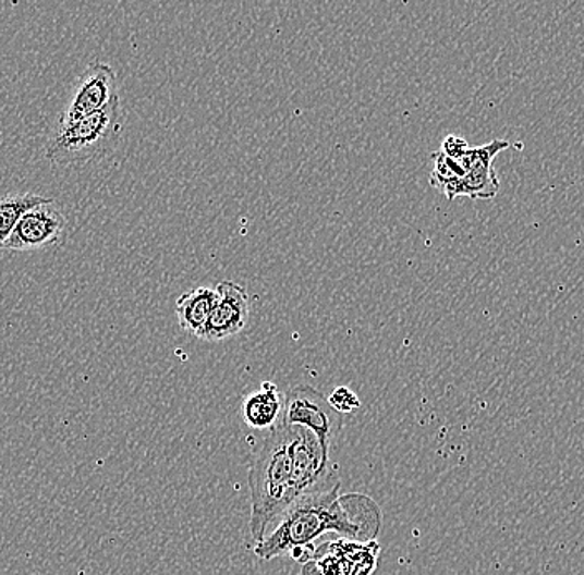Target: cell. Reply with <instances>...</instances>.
Segmentation results:
<instances>
[{"instance_id": "1", "label": "cell", "mask_w": 584, "mask_h": 575, "mask_svg": "<svg viewBox=\"0 0 584 575\" xmlns=\"http://www.w3.org/2000/svg\"><path fill=\"white\" fill-rule=\"evenodd\" d=\"M329 451L301 427L281 424L269 433L250 472L254 541H261L291 504L331 478Z\"/></svg>"}, {"instance_id": "2", "label": "cell", "mask_w": 584, "mask_h": 575, "mask_svg": "<svg viewBox=\"0 0 584 575\" xmlns=\"http://www.w3.org/2000/svg\"><path fill=\"white\" fill-rule=\"evenodd\" d=\"M339 488L341 482L332 475L291 504L269 527L265 538L256 542L254 554L269 561L292 552L297 561H311L313 545L327 533L370 541L379 533L380 519L361 521V516L379 514V507L365 496H339Z\"/></svg>"}, {"instance_id": "3", "label": "cell", "mask_w": 584, "mask_h": 575, "mask_svg": "<svg viewBox=\"0 0 584 575\" xmlns=\"http://www.w3.org/2000/svg\"><path fill=\"white\" fill-rule=\"evenodd\" d=\"M122 130V105L119 98L97 113L59 126L47 143L46 158L56 168L82 167L100 160L117 145Z\"/></svg>"}, {"instance_id": "4", "label": "cell", "mask_w": 584, "mask_h": 575, "mask_svg": "<svg viewBox=\"0 0 584 575\" xmlns=\"http://www.w3.org/2000/svg\"><path fill=\"white\" fill-rule=\"evenodd\" d=\"M119 98V76L113 66L98 60L88 63L87 69L77 78L65 110L60 114L59 126L69 125L87 114L97 113Z\"/></svg>"}, {"instance_id": "5", "label": "cell", "mask_w": 584, "mask_h": 575, "mask_svg": "<svg viewBox=\"0 0 584 575\" xmlns=\"http://www.w3.org/2000/svg\"><path fill=\"white\" fill-rule=\"evenodd\" d=\"M282 424L301 427L331 446L342 428V418L327 403L326 396L311 387H297L284 396Z\"/></svg>"}, {"instance_id": "6", "label": "cell", "mask_w": 584, "mask_h": 575, "mask_svg": "<svg viewBox=\"0 0 584 575\" xmlns=\"http://www.w3.org/2000/svg\"><path fill=\"white\" fill-rule=\"evenodd\" d=\"M66 233V218L56 203L28 209L15 225L0 250L9 253H37L62 243Z\"/></svg>"}, {"instance_id": "7", "label": "cell", "mask_w": 584, "mask_h": 575, "mask_svg": "<svg viewBox=\"0 0 584 575\" xmlns=\"http://www.w3.org/2000/svg\"><path fill=\"white\" fill-rule=\"evenodd\" d=\"M510 148L507 139H494L482 146H470L469 151L460 158V167L465 176L459 181L455 199L466 196L470 199H491L500 191V180L494 170V160L504 149Z\"/></svg>"}, {"instance_id": "8", "label": "cell", "mask_w": 584, "mask_h": 575, "mask_svg": "<svg viewBox=\"0 0 584 575\" xmlns=\"http://www.w3.org/2000/svg\"><path fill=\"white\" fill-rule=\"evenodd\" d=\"M215 288L218 302L199 337L206 342H221L238 335L250 320L251 298L243 285L234 281H219Z\"/></svg>"}, {"instance_id": "9", "label": "cell", "mask_w": 584, "mask_h": 575, "mask_svg": "<svg viewBox=\"0 0 584 575\" xmlns=\"http://www.w3.org/2000/svg\"><path fill=\"white\" fill-rule=\"evenodd\" d=\"M313 559L317 561L319 575H373L379 558V545L374 541H349L348 538L327 542Z\"/></svg>"}, {"instance_id": "10", "label": "cell", "mask_w": 584, "mask_h": 575, "mask_svg": "<svg viewBox=\"0 0 584 575\" xmlns=\"http://www.w3.org/2000/svg\"><path fill=\"white\" fill-rule=\"evenodd\" d=\"M244 421L256 430H276L284 418V395L275 383L265 381L258 392L243 403Z\"/></svg>"}, {"instance_id": "11", "label": "cell", "mask_w": 584, "mask_h": 575, "mask_svg": "<svg viewBox=\"0 0 584 575\" xmlns=\"http://www.w3.org/2000/svg\"><path fill=\"white\" fill-rule=\"evenodd\" d=\"M216 302H218L216 288H196L193 291L183 292L178 297L177 307H174L181 329L199 339L215 309Z\"/></svg>"}, {"instance_id": "12", "label": "cell", "mask_w": 584, "mask_h": 575, "mask_svg": "<svg viewBox=\"0 0 584 575\" xmlns=\"http://www.w3.org/2000/svg\"><path fill=\"white\" fill-rule=\"evenodd\" d=\"M50 201L53 199L34 193H11L0 196V249L14 233L15 225L28 209Z\"/></svg>"}, {"instance_id": "13", "label": "cell", "mask_w": 584, "mask_h": 575, "mask_svg": "<svg viewBox=\"0 0 584 575\" xmlns=\"http://www.w3.org/2000/svg\"><path fill=\"white\" fill-rule=\"evenodd\" d=\"M431 160H434V171L430 174V184L438 191H442L443 195L449 196L457 181L465 176V171L460 167L459 161L450 160L442 151L431 152Z\"/></svg>"}, {"instance_id": "14", "label": "cell", "mask_w": 584, "mask_h": 575, "mask_svg": "<svg viewBox=\"0 0 584 575\" xmlns=\"http://www.w3.org/2000/svg\"><path fill=\"white\" fill-rule=\"evenodd\" d=\"M327 403L339 415L361 408V400L349 387H338V389L332 390L331 395L327 396Z\"/></svg>"}, {"instance_id": "15", "label": "cell", "mask_w": 584, "mask_h": 575, "mask_svg": "<svg viewBox=\"0 0 584 575\" xmlns=\"http://www.w3.org/2000/svg\"><path fill=\"white\" fill-rule=\"evenodd\" d=\"M469 148L470 145L466 143L465 138H462V136L449 135L443 139L440 151H442L447 158H450V160L459 161L460 158H463V155L469 151Z\"/></svg>"}]
</instances>
